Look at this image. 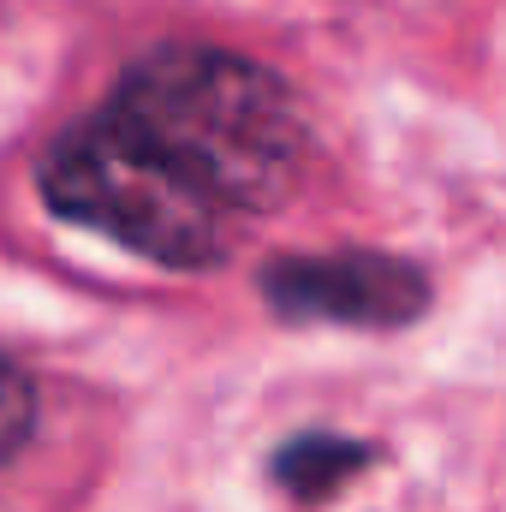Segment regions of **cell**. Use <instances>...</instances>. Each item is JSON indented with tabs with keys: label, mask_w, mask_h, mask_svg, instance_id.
Returning a JSON list of instances; mask_svg holds the SVG:
<instances>
[{
	"label": "cell",
	"mask_w": 506,
	"mask_h": 512,
	"mask_svg": "<svg viewBox=\"0 0 506 512\" xmlns=\"http://www.w3.org/2000/svg\"><path fill=\"white\" fill-rule=\"evenodd\" d=\"M274 322L292 328H411L435 304L423 262L393 251H286L256 268Z\"/></svg>",
	"instance_id": "obj_3"
},
{
	"label": "cell",
	"mask_w": 506,
	"mask_h": 512,
	"mask_svg": "<svg viewBox=\"0 0 506 512\" xmlns=\"http://www.w3.org/2000/svg\"><path fill=\"white\" fill-rule=\"evenodd\" d=\"M381 459L376 441L364 435H340V429H298L268 453V483L292 501V507H328L346 495V483H358Z\"/></svg>",
	"instance_id": "obj_4"
},
{
	"label": "cell",
	"mask_w": 506,
	"mask_h": 512,
	"mask_svg": "<svg viewBox=\"0 0 506 512\" xmlns=\"http://www.w3.org/2000/svg\"><path fill=\"white\" fill-rule=\"evenodd\" d=\"M36 191L54 221L84 227L120 251L143 256L155 268H179V274L215 268L239 239V227L227 215H215L203 197H191L102 108L48 143V155L36 167Z\"/></svg>",
	"instance_id": "obj_2"
},
{
	"label": "cell",
	"mask_w": 506,
	"mask_h": 512,
	"mask_svg": "<svg viewBox=\"0 0 506 512\" xmlns=\"http://www.w3.org/2000/svg\"><path fill=\"white\" fill-rule=\"evenodd\" d=\"M102 114L233 227L274 215L310 167V126L292 84L221 42L137 54Z\"/></svg>",
	"instance_id": "obj_1"
},
{
	"label": "cell",
	"mask_w": 506,
	"mask_h": 512,
	"mask_svg": "<svg viewBox=\"0 0 506 512\" xmlns=\"http://www.w3.org/2000/svg\"><path fill=\"white\" fill-rule=\"evenodd\" d=\"M36 417H42V399H36V382L18 358L0 352V471L30 447L36 435Z\"/></svg>",
	"instance_id": "obj_5"
}]
</instances>
